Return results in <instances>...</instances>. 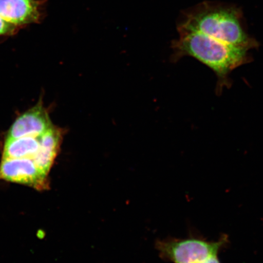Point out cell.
Segmentation results:
<instances>
[{
  "instance_id": "obj_6",
  "label": "cell",
  "mask_w": 263,
  "mask_h": 263,
  "mask_svg": "<svg viewBox=\"0 0 263 263\" xmlns=\"http://www.w3.org/2000/svg\"><path fill=\"white\" fill-rule=\"evenodd\" d=\"M0 16L17 27L39 21V2L35 0H0Z\"/></svg>"
},
{
  "instance_id": "obj_3",
  "label": "cell",
  "mask_w": 263,
  "mask_h": 263,
  "mask_svg": "<svg viewBox=\"0 0 263 263\" xmlns=\"http://www.w3.org/2000/svg\"><path fill=\"white\" fill-rule=\"evenodd\" d=\"M228 244L226 235L216 241L190 236L162 240L157 243V248L163 258L173 263H221L219 254Z\"/></svg>"
},
{
  "instance_id": "obj_7",
  "label": "cell",
  "mask_w": 263,
  "mask_h": 263,
  "mask_svg": "<svg viewBox=\"0 0 263 263\" xmlns=\"http://www.w3.org/2000/svg\"><path fill=\"white\" fill-rule=\"evenodd\" d=\"M63 136L64 130L53 126L38 137L40 147L33 160L39 168L47 175L58 155Z\"/></svg>"
},
{
  "instance_id": "obj_8",
  "label": "cell",
  "mask_w": 263,
  "mask_h": 263,
  "mask_svg": "<svg viewBox=\"0 0 263 263\" xmlns=\"http://www.w3.org/2000/svg\"><path fill=\"white\" fill-rule=\"evenodd\" d=\"M40 147L38 138L25 137L6 139L3 149V159H34Z\"/></svg>"
},
{
  "instance_id": "obj_9",
  "label": "cell",
  "mask_w": 263,
  "mask_h": 263,
  "mask_svg": "<svg viewBox=\"0 0 263 263\" xmlns=\"http://www.w3.org/2000/svg\"><path fill=\"white\" fill-rule=\"evenodd\" d=\"M16 29V26L9 24L0 16V36L14 34Z\"/></svg>"
},
{
  "instance_id": "obj_2",
  "label": "cell",
  "mask_w": 263,
  "mask_h": 263,
  "mask_svg": "<svg viewBox=\"0 0 263 263\" xmlns=\"http://www.w3.org/2000/svg\"><path fill=\"white\" fill-rule=\"evenodd\" d=\"M179 37L172 42L171 61L177 62L185 57L197 59L211 69L218 78L216 93L220 95L224 88L231 87L230 74L252 58L249 51L226 44L202 33L178 29Z\"/></svg>"
},
{
  "instance_id": "obj_4",
  "label": "cell",
  "mask_w": 263,
  "mask_h": 263,
  "mask_svg": "<svg viewBox=\"0 0 263 263\" xmlns=\"http://www.w3.org/2000/svg\"><path fill=\"white\" fill-rule=\"evenodd\" d=\"M48 175L30 158L3 159L0 163V180L21 184L38 191L49 188Z\"/></svg>"
},
{
  "instance_id": "obj_5",
  "label": "cell",
  "mask_w": 263,
  "mask_h": 263,
  "mask_svg": "<svg viewBox=\"0 0 263 263\" xmlns=\"http://www.w3.org/2000/svg\"><path fill=\"white\" fill-rule=\"evenodd\" d=\"M48 112L42 102L19 116L8 132L6 139L38 138L53 127Z\"/></svg>"
},
{
  "instance_id": "obj_1",
  "label": "cell",
  "mask_w": 263,
  "mask_h": 263,
  "mask_svg": "<svg viewBox=\"0 0 263 263\" xmlns=\"http://www.w3.org/2000/svg\"><path fill=\"white\" fill-rule=\"evenodd\" d=\"M177 29L199 32L248 51L259 45L247 31L242 10L229 3L205 1L186 9L177 22Z\"/></svg>"
}]
</instances>
